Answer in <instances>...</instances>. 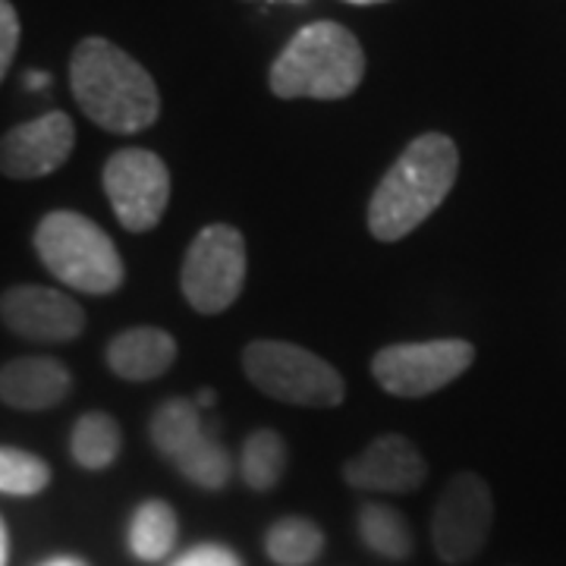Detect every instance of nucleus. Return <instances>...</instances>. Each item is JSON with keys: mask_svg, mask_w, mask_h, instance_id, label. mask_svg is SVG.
<instances>
[{"mask_svg": "<svg viewBox=\"0 0 566 566\" xmlns=\"http://www.w3.org/2000/svg\"><path fill=\"white\" fill-rule=\"evenodd\" d=\"M214 403V390H202V394H199V409H208V406Z\"/></svg>", "mask_w": 566, "mask_h": 566, "instance_id": "bb28decb", "label": "nucleus"}, {"mask_svg": "<svg viewBox=\"0 0 566 566\" xmlns=\"http://www.w3.org/2000/svg\"><path fill=\"white\" fill-rule=\"evenodd\" d=\"M243 368L262 394L293 406L331 409L346 397L344 375L318 353L286 340H255L245 346Z\"/></svg>", "mask_w": 566, "mask_h": 566, "instance_id": "39448f33", "label": "nucleus"}, {"mask_svg": "<svg viewBox=\"0 0 566 566\" xmlns=\"http://www.w3.org/2000/svg\"><path fill=\"white\" fill-rule=\"evenodd\" d=\"M494 526V497L482 475L457 472L441 491L431 516L434 554L450 566L475 560Z\"/></svg>", "mask_w": 566, "mask_h": 566, "instance_id": "6e6552de", "label": "nucleus"}, {"mask_svg": "<svg viewBox=\"0 0 566 566\" xmlns=\"http://www.w3.org/2000/svg\"><path fill=\"white\" fill-rule=\"evenodd\" d=\"M174 566H243V560L223 545H199L186 551Z\"/></svg>", "mask_w": 566, "mask_h": 566, "instance_id": "5701e85b", "label": "nucleus"}, {"mask_svg": "<svg viewBox=\"0 0 566 566\" xmlns=\"http://www.w3.org/2000/svg\"><path fill=\"white\" fill-rule=\"evenodd\" d=\"M0 322L32 344H70L85 331V312L61 290L22 283L0 296Z\"/></svg>", "mask_w": 566, "mask_h": 566, "instance_id": "9b49d317", "label": "nucleus"}, {"mask_svg": "<svg viewBox=\"0 0 566 566\" xmlns=\"http://www.w3.org/2000/svg\"><path fill=\"white\" fill-rule=\"evenodd\" d=\"M35 252L66 286L104 296L120 290L123 259L114 240L76 211H51L35 230Z\"/></svg>", "mask_w": 566, "mask_h": 566, "instance_id": "20e7f679", "label": "nucleus"}, {"mask_svg": "<svg viewBox=\"0 0 566 566\" xmlns=\"http://www.w3.org/2000/svg\"><path fill=\"white\" fill-rule=\"evenodd\" d=\"M7 554H10V542H7V528L0 520V566H7Z\"/></svg>", "mask_w": 566, "mask_h": 566, "instance_id": "393cba45", "label": "nucleus"}, {"mask_svg": "<svg viewBox=\"0 0 566 566\" xmlns=\"http://www.w3.org/2000/svg\"><path fill=\"white\" fill-rule=\"evenodd\" d=\"M76 126L70 114L51 111L39 120L20 123L0 139V174L10 180H39L70 161Z\"/></svg>", "mask_w": 566, "mask_h": 566, "instance_id": "f8f14e48", "label": "nucleus"}, {"mask_svg": "<svg viewBox=\"0 0 566 566\" xmlns=\"http://www.w3.org/2000/svg\"><path fill=\"white\" fill-rule=\"evenodd\" d=\"M472 363H475V346L469 340L394 344L375 353L371 375L387 394L416 400L453 385Z\"/></svg>", "mask_w": 566, "mask_h": 566, "instance_id": "1a4fd4ad", "label": "nucleus"}, {"mask_svg": "<svg viewBox=\"0 0 566 566\" xmlns=\"http://www.w3.org/2000/svg\"><path fill=\"white\" fill-rule=\"evenodd\" d=\"M73 390L70 368L48 356H25L0 368V400L13 409L39 412L63 403Z\"/></svg>", "mask_w": 566, "mask_h": 566, "instance_id": "4468645a", "label": "nucleus"}, {"mask_svg": "<svg viewBox=\"0 0 566 566\" xmlns=\"http://www.w3.org/2000/svg\"><path fill=\"white\" fill-rule=\"evenodd\" d=\"M177 363V340L161 327H129L107 346V368L123 381L161 378Z\"/></svg>", "mask_w": 566, "mask_h": 566, "instance_id": "2eb2a0df", "label": "nucleus"}, {"mask_svg": "<svg viewBox=\"0 0 566 566\" xmlns=\"http://www.w3.org/2000/svg\"><path fill=\"white\" fill-rule=\"evenodd\" d=\"M120 424L107 412H85L73 428V438H70L73 460L82 469H107L120 457Z\"/></svg>", "mask_w": 566, "mask_h": 566, "instance_id": "6ab92c4d", "label": "nucleus"}, {"mask_svg": "<svg viewBox=\"0 0 566 566\" xmlns=\"http://www.w3.org/2000/svg\"><path fill=\"white\" fill-rule=\"evenodd\" d=\"M346 3H359V7H368V3H385V0H346Z\"/></svg>", "mask_w": 566, "mask_h": 566, "instance_id": "cd10ccee", "label": "nucleus"}, {"mask_svg": "<svg viewBox=\"0 0 566 566\" xmlns=\"http://www.w3.org/2000/svg\"><path fill=\"white\" fill-rule=\"evenodd\" d=\"M20 44V17L10 0H0V82L7 76Z\"/></svg>", "mask_w": 566, "mask_h": 566, "instance_id": "4be33fe9", "label": "nucleus"}, {"mask_svg": "<svg viewBox=\"0 0 566 566\" xmlns=\"http://www.w3.org/2000/svg\"><path fill=\"white\" fill-rule=\"evenodd\" d=\"M186 303L199 315H221L245 286V240L230 223H211L186 249L180 271Z\"/></svg>", "mask_w": 566, "mask_h": 566, "instance_id": "423d86ee", "label": "nucleus"}, {"mask_svg": "<svg viewBox=\"0 0 566 566\" xmlns=\"http://www.w3.org/2000/svg\"><path fill=\"white\" fill-rule=\"evenodd\" d=\"M177 542V513L167 501H145L129 523V551L145 564L164 560Z\"/></svg>", "mask_w": 566, "mask_h": 566, "instance_id": "dca6fc26", "label": "nucleus"}, {"mask_svg": "<svg viewBox=\"0 0 566 566\" xmlns=\"http://www.w3.org/2000/svg\"><path fill=\"white\" fill-rule=\"evenodd\" d=\"M44 85H48L44 73H29V88H44Z\"/></svg>", "mask_w": 566, "mask_h": 566, "instance_id": "a878e982", "label": "nucleus"}, {"mask_svg": "<svg viewBox=\"0 0 566 566\" xmlns=\"http://www.w3.org/2000/svg\"><path fill=\"white\" fill-rule=\"evenodd\" d=\"M264 551L277 566H305L324 551V532L305 516H283L268 528Z\"/></svg>", "mask_w": 566, "mask_h": 566, "instance_id": "a211bd4d", "label": "nucleus"}, {"mask_svg": "<svg viewBox=\"0 0 566 566\" xmlns=\"http://www.w3.org/2000/svg\"><path fill=\"white\" fill-rule=\"evenodd\" d=\"M365 80V51L340 22H308L271 63L268 85L277 98L340 102Z\"/></svg>", "mask_w": 566, "mask_h": 566, "instance_id": "7ed1b4c3", "label": "nucleus"}, {"mask_svg": "<svg viewBox=\"0 0 566 566\" xmlns=\"http://www.w3.org/2000/svg\"><path fill=\"white\" fill-rule=\"evenodd\" d=\"M48 485H51V465L41 457L20 447H0V494L32 497Z\"/></svg>", "mask_w": 566, "mask_h": 566, "instance_id": "412c9836", "label": "nucleus"}, {"mask_svg": "<svg viewBox=\"0 0 566 566\" xmlns=\"http://www.w3.org/2000/svg\"><path fill=\"white\" fill-rule=\"evenodd\" d=\"M41 566H88L80 557H51V560H44Z\"/></svg>", "mask_w": 566, "mask_h": 566, "instance_id": "b1692460", "label": "nucleus"}, {"mask_svg": "<svg viewBox=\"0 0 566 566\" xmlns=\"http://www.w3.org/2000/svg\"><path fill=\"white\" fill-rule=\"evenodd\" d=\"M70 88L82 114L107 133H142L161 114L151 73L107 39H85L70 57Z\"/></svg>", "mask_w": 566, "mask_h": 566, "instance_id": "f03ea898", "label": "nucleus"}, {"mask_svg": "<svg viewBox=\"0 0 566 566\" xmlns=\"http://www.w3.org/2000/svg\"><path fill=\"white\" fill-rule=\"evenodd\" d=\"M359 538L368 551L387 560H406L412 554V532L406 516L387 504H365L359 510Z\"/></svg>", "mask_w": 566, "mask_h": 566, "instance_id": "f3484780", "label": "nucleus"}, {"mask_svg": "<svg viewBox=\"0 0 566 566\" xmlns=\"http://www.w3.org/2000/svg\"><path fill=\"white\" fill-rule=\"evenodd\" d=\"M424 475L428 465L422 450L403 434H381L344 465V479L349 485L378 494H409L422 488Z\"/></svg>", "mask_w": 566, "mask_h": 566, "instance_id": "ddd939ff", "label": "nucleus"}, {"mask_svg": "<svg viewBox=\"0 0 566 566\" xmlns=\"http://www.w3.org/2000/svg\"><path fill=\"white\" fill-rule=\"evenodd\" d=\"M240 472L252 491H271L281 482L286 472V444L274 428H259L245 438Z\"/></svg>", "mask_w": 566, "mask_h": 566, "instance_id": "aec40b11", "label": "nucleus"}, {"mask_svg": "<svg viewBox=\"0 0 566 566\" xmlns=\"http://www.w3.org/2000/svg\"><path fill=\"white\" fill-rule=\"evenodd\" d=\"M151 444L180 469L182 479L205 491H221L233 475V460L221 441L205 431L199 406L192 400L174 397L155 409L148 424Z\"/></svg>", "mask_w": 566, "mask_h": 566, "instance_id": "0eeeda50", "label": "nucleus"}, {"mask_svg": "<svg viewBox=\"0 0 566 566\" xmlns=\"http://www.w3.org/2000/svg\"><path fill=\"white\" fill-rule=\"evenodd\" d=\"M104 192L129 233L155 230L170 202V170L148 148H120L104 164Z\"/></svg>", "mask_w": 566, "mask_h": 566, "instance_id": "9d476101", "label": "nucleus"}, {"mask_svg": "<svg viewBox=\"0 0 566 566\" xmlns=\"http://www.w3.org/2000/svg\"><path fill=\"white\" fill-rule=\"evenodd\" d=\"M460 174V148L444 133H424L403 148L371 202L368 230L381 243H397L422 227L450 196Z\"/></svg>", "mask_w": 566, "mask_h": 566, "instance_id": "f257e3e1", "label": "nucleus"}]
</instances>
